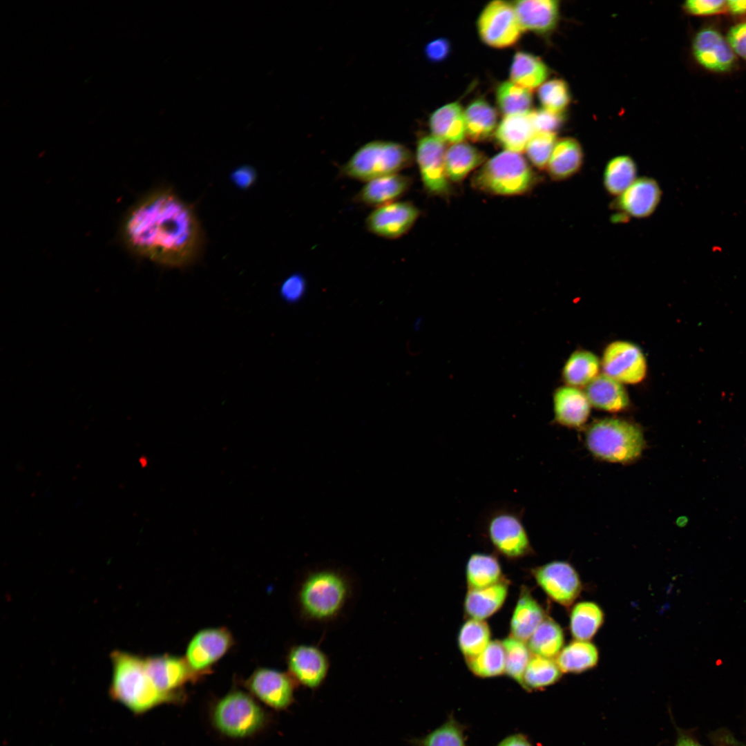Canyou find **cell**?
<instances>
[{
    "label": "cell",
    "mask_w": 746,
    "mask_h": 746,
    "mask_svg": "<svg viewBox=\"0 0 746 746\" xmlns=\"http://www.w3.org/2000/svg\"><path fill=\"white\" fill-rule=\"evenodd\" d=\"M250 690L269 707L283 710L294 701L297 683L290 675L270 669H260L249 680Z\"/></svg>",
    "instance_id": "cell-17"
},
{
    "label": "cell",
    "mask_w": 746,
    "mask_h": 746,
    "mask_svg": "<svg viewBox=\"0 0 746 746\" xmlns=\"http://www.w3.org/2000/svg\"><path fill=\"white\" fill-rule=\"evenodd\" d=\"M508 584L502 579L495 584L479 589H469L465 598L466 614L472 619L484 620L496 613L508 594Z\"/></svg>",
    "instance_id": "cell-27"
},
{
    "label": "cell",
    "mask_w": 746,
    "mask_h": 746,
    "mask_svg": "<svg viewBox=\"0 0 746 746\" xmlns=\"http://www.w3.org/2000/svg\"><path fill=\"white\" fill-rule=\"evenodd\" d=\"M535 182L536 175L526 160L520 153L508 151L487 160L472 178L477 190L502 196L527 193Z\"/></svg>",
    "instance_id": "cell-5"
},
{
    "label": "cell",
    "mask_w": 746,
    "mask_h": 746,
    "mask_svg": "<svg viewBox=\"0 0 746 746\" xmlns=\"http://www.w3.org/2000/svg\"><path fill=\"white\" fill-rule=\"evenodd\" d=\"M557 141L555 133L536 132L525 149L530 163L538 169H546Z\"/></svg>",
    "instance_id": "cell-45"
},
{
    "label": "cell",
    "mask_w": 746,
    "mask_h": 746,
    "mask_svg": "<svg viewBox=\"0 0 746 746\" xmlns=\"http://www.w3.org/2000/svg\"><path fill=\"white\" fill-rule=\"evenodd\" d=\"M466 727L450 714L441 725L426 735L410 740L412 746H467Z\"/></svg>",
    "instance_id": "cell-40"
},
{
    "label": "cell",
    "mask_w": 746,
    "mask_h": 746,
    "mask_svg": "<svg viewBox=\"0 0 746 746\" xmlns=\"http://www.w3.org/2000/svg\"><path fill=\"white\" fill-rule=\"evenodd\" d=\"M598 660L599 652L594 644L575 640L562 648L555 661L562 673H579L595 667Z\"/></svg>",
    "instance_id": "cell-32"
},
{
    "label": "cell",
    "mask_w": 746,
    "mask_h": 746,
    "mask_svg": "<svg viewBox=\"0 0 746 746\" xmlns=\"http://www.w3.org/2000/svg\"><path fill=\"white\" fill-rule=\"evenodd\" d=\"M354 596V582L343 569L323 566L305 573L296 593L300 618L325 624L338 619Z\"/></svg>",
    "instance_id": "cell-2"
},
{
    "label": "cell",
    "mask_w": 746,
    "mask_h": 746,
    "mask_svg": "<svg viewBox=\"0 0 746 746\" xmlns=\"http://www.w3.org/2000/svg\"><path fill=\"white\" fill-rule=\"evenodd\" d=\"M485 154L475 146L459 142L446 149L445 164L450 182H459L471 171L481 167L486 161Z\"/></svg>",
    "instance_id": "cell-29"
},
{
    "label": "cell",
    "mask_w": 746,
    "mask_h": 746,
    "mask_svg": "<svg viewBox=\"0 0 746 746\" xmlns=\"http://www.w3.org/2000/svg\"><path fill=\"white\" fill-rule=\"evenodd\" d=\"M637 173V165L630 156L614 157L604 170V187L609 195L618 197L635 181Z\"/></svg>",
    "instance_id": "cell-36"
},
{
    "label": "cell",
    "mask_w": 746,
    "mask_h": 746,
    "mask_svg": "<svg viewBox=\"0 0 746 746\" xmlns=\"http://www.w3.org/2000/svg\"><path fill=\"white\" fill-rule=\"evenodd\" d=\"M604 614L596 603L583 601L577 603L570 614V631L576 640L589 641L602 627Z\"/></svg>",
    "instance_id": "cell-33"
},
{
    "label": "cell",
    "mask_w": 746,
    "mask_h": 746,
    "mask_svg": "<svg viewBox=\"0 0 746 746\" xmlns=\"http://www.w3.org/2000/svg\"><path fill=\"white\" fill-rule=\"evenodd\" d=\"M549 75V69L539 57L524 51L517 52L510 68V81L533 90L544 84Z\"/></svg>",
    "instance_id": "cell-31"
},
{
    "label": "cell",
    "mask_w": 746,
    "mask_h": 746,
    "mask_svg": "<svg viewBox=\"0 0 746 746\" xmlns=\"http://www.w3.org/2000/svg\"><path fill=\"white\" fill-rule=\"evenodd\" d=\"M497 107L504 116L527 113L533 104L532 91L510 81L500 83L495 91Z\"/></svg>",
    "instance_id": "cell-39"
},
{
    "label": "cell",
    "mask_w": 746,
    "mask_h": 746,
    "mask_svg": "<svg viewBox=\"0 0 746 746\" xmlns=\"http://www.w3.org/2000/svg\"><path fill=\"white\" fill-rule=\"evenodd\" d=\"M122 237L133 254L169 268L192 265L203 244L194 209L169 186L154 189L132 207Z\"/></svg>",
    "instance_id": "cell-1"
},
{
    "label": "cell",
    "mask_w": 746,
    "mask_h": 746,
    "mask_svg": "<svg viewBox=\"0 0 746 746\" xmlns=\"http://www.w3.org/2000/svg\"><path fill=\"white\" fill-rule=\"evenodd\" d=\"M545 618L541 605L523 587L511 618L510 636L526 642Z\"/></svg>",
    "instance_id": "cell-28"
},
{
    "label": "cell",
    "mask_w": 746,
    "mask_h": 746,
    "mask_svg": "<svg viewBox=\"0 0 746 746\" xmlns=\"http://www.w3.org/2000/svg\"><path fill=\"white\" fill-rule=\"evenodd\" d=\"M213 720L216 727L223 734L242 738L260 729L265 723V716L263 710L250 696L235 691L216 704Z\"/></svg>",
    "instance_id": "cell-7"
},
{
    "label": "cell",
    "mask_w": 746,
    "mask_h": 746,
    "mask_svg": "<svg viewBox=\"0 0 746 746\" xmlns=\"http://www.w3.org/2000/svg\"><path fill=\"white\" fill-rule=\"evenodd\" d=\"M584 392L591 405L604 411L622 412L629 405V397L622 383L604 373L592 380Z\"/></svg>",
    "instance_id": "cell-23"
},
{
    "label": "cell",
    "mask_w": 746,
    "mask_h": 746,
    "mask_svg": "<svg viewBox=\"0 0 746 746\" xmlns=\"http://www.w3.org/2000/svg\"><path fill=\"white\" fill-rule=\"evenodd\" d=\"M562 673L555 660L533 655L524 673L522 687L527 691L542 690L558 682Z\"/></svg>",
    "instance_id": "cell-38"
},
{
    "label": "cell",
    "mask_w": 746,
    "mask_h": 746,
    "mask_svg": "<svg viewBox=\"0 0 746 746\" xmlns=\"http://www.w3.org/2000/svg\"><path fill=\"white\" fill-rule=\"evenodd\" d=\"M497 746H533V745L525 734L517 733L505 737Z\"/></svg>",
    "instance_id": "cell-53"
},
{
    "label": "cell",
    "mask_w": 746,
    "mask_h": 746,
    "mask_svg": "<svg viewBox=\"0 0 746 746\" xmlns=\"http://www.w3.org/2000/svg\"><path fill=\"white\" fill-rule=\"evenodd\" d=\"M477 27L481 41L498 49L513 46L524 32L513 3L505 1H492L486 5L478 17Z\"/></svg>",
    "instance_id": "cell-9"
},
{
    "label": "cell",
    "mask_w": 746,
    "mask_h": 746,
    "mask_svg": "<svg viewBox=\"0 0 746 746\" xmlns=\"http://www.w3.org/2000/svg\"><path fill=\"white\" fill-rule=\"evenodd\" d=\"M684 10L695 16H710L727 11V1L689 0L683 4Z\"/></svg>",
    "instance_id": "cell-48"
},
{
    "label": "cell",
    "mask_w": 746,
    "mask_h": 746,
    "mask_svg": "<svg viewBox=\"0 0 746 746\" xmlns=\"http://www.w3.org/2000/svg\"><path fill=\"white\" fill-rule=\"evenodd\" d=\"M602 367L604 374L626 384L642 381L647 370L642 350L626 341H614L606 346L602 355Z\"/></svg>",
    "instance_id": "cell-11"
},
{
    "label": "cell",
    "mask_w": 746,
    "mask_h": 746,
    "mask_svg": "<svg viewBox=\"0 0 746 746\" xmlns=\"http://www.w3.org/2000/svg\"><path fill=\"white\" fill-rule=\"evenodd\" d=\"M554 422L571 428H580L588 420L591 403L585 392L578 388L562 386L553 395Z\"/></svg>",
    "instance_id": "cell-19"
},
{
    "label": "cell",
    "mask_w": 746,
    "mask_h": 746,
    "mask_svg": "<svg viewBox=\"0 0 746 746\" xmlns=\"http://www.w3.org/2000/svg\"><path fill=\"white\" fill-rule=\"evenodd\" d=\"M662 190L652 178L642 177L613 202V207L623 219L646 218L656 210L662 198Z\"/></svg>",
    "instance_id": "cell-16"
},
{
    "label": "cell",
    "mask_w": 746,
    "mask_h": 746,
    "mask_svg": "<svg viewBox=\"0 0 746 746\" xmlns=\"http://www.w3.org/2000/svg\"><path fill=\"white\" fill-rule=\"evenodd\" d=\"M536 133L530 112L504 116L494 133L497 143L505 151L521 153Z\"/></svg>",
    "instance_id": "cell-26"
},
{
    "label": "cell",
    "mask_w": 746,
    "mask_h": 746,
    "mask_svg": "<svg viewBox=\"0 0 746 746\" xmlns=\"http://www.w3.org/2000/svg\"><path fill=\"white\" fill-rule=\"evenodd\" d=\"M231 178L238 188L247 189L255 182L256 173L250 166H241L231 173Z\"/></svg>",
    "instance_id": "cell-52"
},
{
    "label": "cell",
    "mask_w": 746,
    "mask_h": 746,
    "mask_svg": "<svg viewBox=\"0 0 746 746\" xmlns=\"http://www.w3.org/2000/svg\"><path fill=\"white\" fill-rule=\"evenodd\" d=\"M307 290V282L300 273H294L287 276L279 288L280 298L288 304H295L304 297Z\"/></svg>",
    "instance_id": "cell-46"
},
{
    "label": "cell",
    "mask_w": 746,
    "mask_h": 746,
    "mask_svg": "<svg viewBox=\"0 0 746 746\" xmlns=\"http://www.w3.org/2000/svg\"><path fill=\"white\" fill-rule=\"evenodd\" d=\"M505 650L502 642L490 641L478 656L466 660L470 671L479 678H491L505 673Z\"/></svg>",
    "instance_id": "cell-41"
},
{
    "label": "cell",
    "mask_w": 746,
    "mask_h": 746,
    "mask_svg": "<svg viewBox=\"0 0 746 746\" xmlns=\"http://www.w3.org/2000/svg\"><path fill=\"white\" fill-rule=\"evenodd\" d=\"M420 215L410 202L396 201L376 208L365 219L367 230L380 238L394 240L407 233Z\"/></svg>",
    "instance_id": "cell-13"
},
{
    "label": "cell",
    "mask_w": 746,
    "mask_h": 746,
    "mask_svg": "<svg viewBox=\"0 0 746 746\" xmlns=\"http://www.w3.org/2000/svg\"><path fill=\"white\" fill-rule=\"evenodd\" d=\"M431 135L444 143L456 144L466 137L464 109L458 102L445 104L430 116Z\"/></svg>",
    "instance_id": "cell-24"
},
{
    "label": "cell",
    "mask_w": 746,
    "mask_h": 746,
    "mask_svg": "<svg viewBox=\"0 0 746 746\" xmlns=\"http://www.w3.org/2000/svg\"><path fill=\"white\" fill-rule=\"evenodd\" d=\"M600 361L591 352L578 350L573 352L564 364L562 377L572 387L586 386L597 375Z\"/></svg>",
    "instance_id": "cell-37"
},
{
    "label": "cell",
    "mask_w": 746,
    "mask_h": 746,
    "mask_svg": "<svg viewBox=\"0 0 746 746\" xmlns=\"http://www.w3.org/2000/svg\"><path fill=\"white\" fill-rule=\"evenodd\" d=\"M414 160L405 145L389 140H373L357 149L341 166L344 177L368 182L383 176L399 173Z\"/></svg>",
    "instance_id": "cell-6"
},
{
    "label": "cell",
    "mask_w": 746,
    "mask_h": 746,
    "mask_svg": "<svg viewBox=\"0 0 746 746\" xmlns=\"http://www.w3.org/2000/svg\"><path fill=\"white\" fill-rule=\"evenodd\" d=\"M469 589H479L495 584L503 579L499 562L491 554L474 553L466 564Z\"/></svg>",
    "instance_id": "cell-35"
},
{
    "label": "cell",
    "mask_w": 746,
    "mask_h": 746,
    "mask_svg": "<svg viewBox=\"0 0 746 746\" xmlns=\"http://www.w3.org/2000/svg\"><path fill=\"white\" fill-rule=\"evenodd\" d=\"M692 52L697 62L713 73H729L736 66V55L727 39L714 28L707 27L697 32Z\"/></svg>",
    "instance_id": "cell-15"
},
{
    "label": "cell",
    "mask_w": 746,
    "mask_h": 746,
    "mask_svg": "<svg viewBox=\"0 0 746 746\" xmlns=\"http://www.w3.org/2000/svg\"><path fill=\"white\" fill-rule=\"evenodd\" d=\"M676 729L677 739L674 746H704L690 734ZM712 737L717 743L716 746H740L741 744L727 730L718 731Z\"/></svg>",
    "instance_id": "cell-47"
},
{
    "label": "cell",
    "mask_w": 746,
    "mask_h": 746,
    "mask_svg": "<svg viewBox=\"0 0 746 746\" xmlns=\"http://www.w3.org/2000/svg\"><path fill=\"white\" fill-rule=\"evenodd\" d=\"M466 137L477 142L494 135L497 127L496 110L486 100L478 98L464 109Z\"/></svg>",
    "instance_id": "cell-30"
},
{
    "label": "cell",
    "mask_w": 746,
    "mask_h": 746,
    "mask_svg": "<svg viewBox=\"0 0 746 746\" xmlns=\"http://www.w3.org/2000/svg\"><path fill=\"white\" fill-rule=\"evenodd\" d=\"M583 162L584 151L580 143L575 138L564 137L557 141L546 169L551 179L563 181L577 174Z\"/></svg>",
    "instance_id": "cell-25"
},
{
    "label": "cell",
    "mask_w": 746,
    "mask_h": 746,
    "mask_svg": "<svg viewBox=\"0 0 746 746\" xmlns=\"http://www.w3.org/2000/svg\"><path fill=\"white\" fill-rule=\"evenodd\" d=\"M411 184L408 176L400 173L381 177L366 182L354 199L357 203L376 208L397 201Z\"/></svg>",
    "instance_id": "cell-21"
},
{
    "label": "cell",
    "mask_w": 746,
    "mask_h": 746,
    "mask_svg": "<svg viewBox=\"0 0 746 746\" xmlns=\"http://www.w3.org/2000/svg\"><path fill=\"white\" fill-rule=\"evenodd\" d=\"M289 675L297 685L314 690L325 682L330 662L318 647L300 644L293 646L287 657Z\"/></svg>",
    "instance_id": "cell-14"
},
{
    "label": "cell",
    "mask_w": 746,
    "mask_h": 746,
    "mask_svg": "<svg viewBox=\"0 0 746 746\" xmlns=\"http://www.w3.org/2000/svg\"><path fill=\"white\" fill-rule=\"evenodd\" d=\"M446 143L432 135L419 139L415 160L425 189L430 194L443 196L450 191V180L445 164Z\"/></svg>",
    "instance_id": "cell-10"
},
{
    "label": "cell",
    "mask_w": 746,
    "mask_h": 746,
    "mask_svg": "<svg viewBox=\"0 0 746 746\" xmlns=\"http://www.w3.org/2000/svg\"><path fill=\"white\" fill-rule=\"evenodd\" d=\"M146 673L155 687L161 692L171 691L188 680L192 669L185 660L171 656H160L144 659Z\"/></svg>",
    "instance_id": "cell-22"
},
{
    "label": "cell",
    "mask_w": 746,
    "mask_h": 746,
    "mask_svg": "<svg viewBox=\"0 0 746 746\" xmlns=\"http://www.w3.org/2000/svg\"><path fill=\"white\" fill-rule=\"evenodd\" d=\"M505 650V673L521 687L527 664L531 658L526 642L512 636L502 641Z\"/></svg>",
    "instance_id": "cell-43"
},
{
    "label": "cell",
    "mask_w": 746,
    "mask_h": 746,
    "mask_svg": "<svg viewBox=\"0 0 746 746\" xmlns=\"http://www.w3.org/2000/svg\"><path fill=\"white\" fill-rule=\"evenodd\" d=\"M726 39L735 54L746 61V21L732 26Z\"/></svg>",
    "instance_id": "cell-50"
},
{
    "label": "cell",
    "mask_w": 746,
    "mask_h": 746,
    "mask_svg": "<svg viewBox=\"0 0 746 746\" xmlns=\"http://www.w3.org/2000/svg\"><path fill=\"white\" fill-rule=\"evenodd\" d=\"M537 96L542 108L557 114H562L571 101L569 87L562 79L546 81L538 88Z\"/></svg>",
    "instance_id": "cell-44"
},
{
    "label": "cell",
    "mask_w": 746,
    "mask_h": 746,
    "mask_svg": "<svg viewBox=\"0 0 746 746\" xmlns=\"http://www.w3.org/2000/svg\"><path fill=\"white\" fill-rule=\"evenodd\" d=\"M727 11L734 16L746 14V1H727Z\"/></svg>",
    "instance_id": "cell-54"
},
{
    "label": "cell",
    "mask_w": 746,
    "mask_h": 746,
    "mask_svg": "<svg viewBox=\"0 0 746 746\" xmlns=\"http://www.w3.org/2000/svg\"><path fill=\"white\" fill-rule=\"evenodd\" d=\"M524 30L545 35L557 26L560 4L555 0H520L513 3Z\"/></svg>",
    "instance_id": "cell-20"
},
{
    "label": "cell",
    "mask_w": 746,
    "mask_h": 746,
    "mask_svg": "<svg viewBox=\"0 0 746 746\" xmlns=\"http://www.w3.org/2000/svg\"><path fill=\"white\" fill-rule=\"evenodd\" d=\"M113 678L110 695L133 713L141 714L169 701L171 694L160 691L148 676L144 659L122 651L111 653Z\"/></svg>",
    "instance_id": "cell-3"
},
{
    "label": "cell",
    "mask_w": 746,
    "mask_h": 746,
    "mask_svg": "<svg viewBox=\"0 0 746 746\" xmlns=\"http://www.w3.org/2000/svg\"><path fill=\"white\" fill-rule=\"evenodd\" d=\"M535 580L554 602L566 607L580 595L582 584L578 573L568 562L553 561L533 570Z\"/></svg>",
    "instance_id": "cell-12"
},
{
    "label": "cell",
    "mask_w": 746,
    "mask_h": 746,
    "mask_svg": "<svg viewBox=\"0 0 746 746\" xmlns=\"http://www.w3.org/2000/svg\"><path fill=\"white\" fill-rule=\"evenodd\" d=\"M450 51V44L448 39L439 38L429 43L425 48V55L432 61L437 62L445 59Z\"/></svg>",
    "instance_id": "cell-51"
},
{
    "label": "cell",
    "mask_w": 746,
    "mask_h": 746,
    "mask_svg": "<svg viewBox=\"0 0 746 746\" xmlns=\"http://www.w3.org/2000/svg\"><path fill=\"white\" fill-rule=\"evenodd\" d=\"M564 642V635L562 627L553 619L546 616L526 644L534 656L553 658L562 649Z\"/></svg>",
    "instance_id": "cell-34"
},
{
    "label": "cell",
    "mask_w": 746,
    "mask_h": 746,
    "mask_svg": "<svg viewBox=\"0 0 746 746\" xmlns=\"http://www.w3.org/2000/svg\"><path fill=\"white\" fill-rule=\"evenodd\" d=\"M231 642V635L224 629L201 631L193 637L188 646L187 662L193 670L204 669L227 652Z\"/></svg>",
    "instance_id": "cell-18"
},
{
    "label": "cell",
    "mask_w": 746,
    "mask_h": 746,
    "mask_svg": "<svg viewBox=\"0 0 746 746\" xmlns=\"http://www.w3.org/2000/svg\"><path fill=\"white\" fill-rule=\"evenodd\" d=\"M523 512L498 508L486 517V536L498 553L508 559H518L533 553L522 521Z\"/></svg>",
    "instance_id": "cell-8"
},
{
    "label": "cell",
    "mask_w": 746,
    "mask_h": 746,
    "mask_svg": "<svg viewBox=\"0 0 746 746\" xmlns=\"http://www.w3.org/2000/svg\"><path fill=\"white\" fill-rule=\"evenodd\" d=\"M742 746H746V745L743 744Z\"/></svg>",
    "instance_id": "cell-55"
},
{
    "label": "cell",
    "mask_w": 746,
    "mask_h": 746,
    "mask_svg": "<svg viewBox=\"0 0 746 746\" xmlns=\"http://www.w3.org/2000/svg\"><path fill=\"white\" fill-rule=\"evenodd\" d=\"M585 444L597 459L622 464L635 461L646 448L641 427L620 418H605L592 423L585 432Z\"/></svg>",
    "instance_id": "cell-4"
},
{
    "label": "cell",
    "mask_w": 746,
    "mask_h": 746,
    "mask_svg": "<svg viewBox=\"0 0 746 746\" xmlns=\"http://www.w3.org/2000/svg\"><path fill=\"white\" fill-rule=\"evenodd\" d=\"M490 630L484 620L470 619L461 626L458 644L465 659L480 654L490 642Z\"/></svg>",
    "instance_id": "cell-42"
},
{
    "label": "cell",
    "mask_w": 746,
    "mask_h": 746,
    "mask_svg": "<svg viewBox=\"0 0 746 746\" xmlns=\"http://www.w3.org/2000/svg\"><path fill=\"white\" fill-rule=\"evenodd\" d=\"M530 116L536 132L555 133L563 121L562 114H557L544 108L531 110Z\"/></svg>",
    "instance_id": "cell-49"
}]
</instances>
